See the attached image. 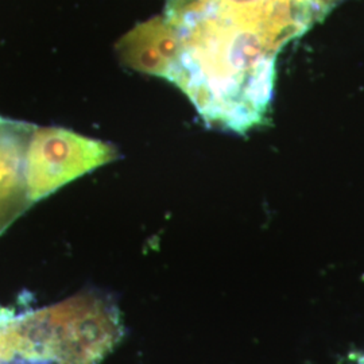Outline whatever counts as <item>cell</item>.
Returning <instances> with one entry per match:
<instances>
[{"mask_svg":"<svg viewBox=\"0 0 364 364\" xmlns=\"http://www.w3.org/2000/svg\"><path fill=\"white\" fill-rule=\"evenodd\" d=\"M275 1H166L164 15L180 43L168 81L191 99L205 122L235 124L262 115Z\"/></svg>","mask_w":364,"mask_h":364,"instance_id":"1","label":"cell"},{"mask_svg":"<svg viewBox=\"0 0 364 364\" xmlns=\"http://www.w3.org/2000/svg\"><path fill=\"white\" fill-rule=\"evenodd\" d=\"M178 37L165 15L132 27L115 45L120 63L134 72L168 80L178 55Z\"/></svg>","mask_w":364,"mask_h":364,"instance_id":"5","label":"cell"},{"mask_svg":"<svg viewBox=\"0 0 364 364\" xmlns=\"http://www.w3.org/2000/svg\"><path fill=\"white\" fill-rule=\"evenodd\" d=\"M14 314L0 312V364H11L15 360L10 338V321Z\"/></svg>","mask_w":364,"mask_h":364,"instance_id":"6","label":"cell"},{"mask_svg":"<svg viewBox=\"0 0 364 364\" xmlns=\"http://www.w3.org/2000/svg\"><path fill=\"white\" fill-rule=\"evenodd\" d=\"M119 158L112 144L63 127H39L27 147L26 178L36 204L66 183Z\"/></svg>","mask_w":364,"mask_h":364,"instance_id":"3","label":"cell"},{"mask_svg":"<svg viewBox=\"0 0 364 364\" xmlns=\"http://www.w3.org/2000/svg\"><path fill=\"white\" fill-rule=\"evenodd\" d=\"M36 124L0 117V236L31 201L26 178L27 147Z\"/></svg>","mask_w":364,"mask_h":364,"instance_id":"4","label":"cell"},{"mask_svg":"<svg viewBox=\"0 0 364 364\" xmlns=\"http://www.w3.org/2000/svg\"><path fill=\"white\" fill-rule=\"evenodd\" d=\"M124 335L114 299L80 293L11 320L16 360L39 364H100Z\"/></svg>","mask_w":364,"mask_h":364,"instance_id":"2","label":"cell"}]
</instances>
